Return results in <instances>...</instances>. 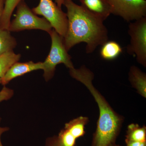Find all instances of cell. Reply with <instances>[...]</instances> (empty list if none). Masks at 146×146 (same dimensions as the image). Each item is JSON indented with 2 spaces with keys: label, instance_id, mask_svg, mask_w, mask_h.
<instances>
[{
  "label": "cell",
  "instance_id": "obj_1",
  "mask_svg": "<svg viewBox=\"0 0 146 146\" xmlns=\"http://www.w3.org/2000/svg\"><path fill=\"white\" fill-rule=\"evenodd\" d=\"M63 5L67 9L68 20L63 42L68 51L76 45L84 42L86 44V53H92L99 46L108 41V31L101 18L72 0H64Z\"/></svg>",
  "mask_w": 146,
  "mask_h": 146
},
{
  "label": "cell",
  "instance_id": "obj_2",
  "mask_svg": "<svg viewBox=\"0 0 146 146\" xmlns=\"http://www.w3.org/2000/svg\"><path fill=\"white\" fill-rule=\"evenodd\" d=\"M69 70L71 76L89 90L99 109V117L91 146H108L116 143L122 125L123 118L113 110L104 97L94 87L93 72L84 65L78 69L74 68Z\"/></svg>",
  "mask_w": 146,
  "mask_h": 146
},
{
  "label": "cell",
  "instance_id": "obj_3",
  "mask_svg": "<svg viewBox=\"0 0 146 146\" xmlns=\"http://www.w3.org/2000/svg\"><path fill=\"white\" fill-rule=\"evenodd\" d=\"M51 38L50 50L46 60L43 62L44 76L48 81L54 75L57 65L63 63L69 69L74 68L71 60L70 56L65 48L63 38L53 29L49 33Z\"/></svg>",
  "mask_w": 146,
  "mask_h": 146
},
{
  "label": "cell",
  "instance_id": "obj_4",
  "mask_svg": "<svg viewBox=\"0 0 146 146\" xmlns=\"http://www.w3.org/2000/svg\"><path fill=\"white\" fill-rule=\"evenodd\" d=\"M16 16L10 22L8 30L19 32L25 30L38 29L49 34L52 27L49 22L44 18H40L33 13L24 1L17 6Z\"/></svg>",
  "mask_w": 146,
  "mask_h": 146
},
{
  "label": "cell",
  "instance_id": "obj_5",
  "mask_svg": "<svg viewBox=\"0 0 146 146\" xmlns=\"http://www.w3.org/2000/svg\"><path fill=\"white\" fill-rule=\"evenodd\" d=\"M130 43L127 48L129 54L136 58L138 63L146 67V17L131 23L128 27Z\"/></svg>",
  "mask_w": 146,
  "mask_h": 146
},
{
  "label": "cell",
  "instance_id": "obj_6",
  "mask_svg": "<svg viewBox=\"0 0 146 146\" xmlns=\"http://www.w3.org/2000/svg\"><path fill=\"white\" fill-rule=\"evenodd\" d=\"M32 10L36 15L43 16L59 35L65 36L68 28L67 14L52 0H40Z\"/></svg>",
  "mask_w": 146,
  "mask_h": 146
},
{
  "label": "cell",
  "instance_id": "obj_7",
  "mask_svg": "<svg viewBox=\"0 0 146 146\" xmlns=\"http://www.w3.org/2000/svg\"><path fill=\"white\" fill-rule=\"evenodd\" d=\"M111 14L130 22L146 17V0H107Z\"/></svg>",
  "mask_w": 146,
  "mask_h": 146
},
{
  "label": "cell",
  "instance_id": "obj_8",
  "mask_svg": "<svg viewBox=\"0 0 146 146\" xmlns=\"http://www.w3.org/2000/svg\"><path fill=\"white\" fill-rule=\"evenodd\" d=\"M42 69L43 62L34 63L32 61L24 63L16 62L10 67L4 76L0 78V84L5 86L13 79L33 71Z\"/></svg>",
  "mask_w": 146,
  "mask_h": 146
},
{
  "label": "cell",
  "instance_id": "obj_9",
  "mask_svg": "<svg viewBox=\"0 0 146 146\" xmlns=\"http://www.w3.org/2000/svg\"><path fill=\"white\" fill-rule=\"evenodd\" d=\"M81 6L95 16L106 20L111 14L110 5L107 0H79Z\"/></svg>",
  "mask_w": 146,
  "mask_h": 146
},
{
  "label": "cell",
  "instance_id": "obj_10",
  "mask_svg": "<svg viewBox=\"0 0 146 146\" xmlns=\"http://www.w3.org/2000/svg\"><path fill=\"white\" fill-rule=\"evenodd\" d=\"M129 80L133 88L142 96L146 97V74L135 66L131 67L129 72Z\"/></svg>",
  "mask_w": 146,
  "mask_h": 146
},
{
  "label": "cell",
  "instance_id": "obj_11",
  "mask_svg": "<svg viewBox=\"0 0 146 146\" xmlns=\"http://www.w3.org/2000/svg\"><path fill=\"white\" fill-rule=\"evenodd\" d=\"M89 122V118L80 116L66 123L63 129L77 140L84 136L85 133V127Z\"/></svg>",
  "mask_w": 146,
  "mask_h": 146
},
{
  "label": "cell",
  "instance_id": "obj_12",
  "mask_svg": "<svg viewBox=\"0 0 146 146\" xmlns=\"http://www.w3.org/2000/svg\"><path fill=\"white\" fill-rule=\"evenodd\" d=\"M122 52V48L119 43L108 40L102 45L100 54L103 59L111 60L117 58Z\"/></svg>",
  "mask_w": 146,
  "mask_h": 146
},
{
  "label": "cell",
  "instance_id": "obj_13",
  "mask_svg": "<svg viewBox=\"0 0 146 146\" xmlns=\"http://www.w3.org/2000/svg\"><path fill=\"white\" fill-rule=\"evenodd\" d=\"M146 142V127L138 124L131 123L127 127L125 141Z\"/></svg>",
  "mask_w": 146,
  "mask_h": 146
},
{
  "label": "cell",
  "instance_id": "obj_14",
  "mask_svg": "<svg viewBox=\"0 0 146 146\" xmlns=\"http://www.w3.org/2000/svg\"><path fill=\"white\" fill-rule=\"evenodd\" d=\"M17 46L16 39L8 30L0 29V55L13 51Z\"/></svg>",
  "mask_w": 146,
  "mask_h": 146
},
{
  "label": "cell",
  "instance_id": "obj_15",
  "mask_svg": "<svg viewBox=\"0 0 146 146\" xmlns=\"http://www.w3.org/2000/svg\"><path fill=\"white\" fill-rule=\"evenodd\" d=\"M21 58V54H17L13 51L0 55V78L4 76L10 67L18 62Z\"/></svg>",
  "mask_w": 146,
  "mask_h": 146
},
{
  "label": "cell",
  "instance_id": "obj_16",
  "mask_svg": "<svg viewBox=\"0 0 146 146\" xmlns=\"http://www.w3.org/2000/svg\"><path fill=\"white\" fill-rule=\"evenodd\" d=\"M23 0H6L4 9L1 20V29L8 30L11 18L13 11Z\"/></svg>",
  "mask_w": 146,
  "mask_h": 146
},
{
  "label": "cell",
  "instance_id": "obj_17",
  "mask_svg": "<svg viewBox=\"0 0 146 146\" xmlns=\"http://www.w3.org/2000/svg\"><path fill=\"white\" fill-rule=\"evenodd\" d=\"M13 95V91L12 89L4 86L0 91V103L4 101L9 100Z\"/></svg>",
  "mask_w": 146,
  "mask_h": 146
},
{
  "label": "cell",
  "instance_id": "obj_18",
  "mask_svg": "<svg viewBox=\"0 0 146 146\" xmlns=\"http://www.w3.org/2000/svg\"><path fill=\"white\" fill-rule=\"evenodd\" d=\"M45 146H61L58 140L57 136L48 137L46 141ZM76 146H78L76 145Z\"/></svg>",
  "mask_w": 146,
  "mask_h": 146
},
{
  "label": "cell",
  "instance_id": "obj_19",
  "mask_svg": "<svg viewBox=\"0 0 146 146\" xmlns=\"http://www.w3.org/2000/svg\"><path fill=\"white\" fill-rule=\"evenodd\" d=\"M126 146H146V142L125 141Z\"/></svg>",
  "mask_w": 146,
  "mask_h": 146
},
{
  "label": "cell",
  "instance_id": "obj_20",
  "mask_svg": "<svg viewBox=\"0 0 146 146\" xmlns=\"http://www.w3.org/2000/svg\"><path fill=\"white\" fill-rule=\"evenodd\" d=\"M6 0H0V29H1V20L4 9Z\"/></svg>",
  "mask_w": 146,
  "mask_h": 146
},
{
  "label": "cell",
  "instance_id": "obj_21",
  "mask_svg": "<svg viewBox=\"0 0 146 146\" xmlns=\"http://www.w3.org/2000/svg\"><path fill=\"white\" fill-rule=\"evenodd\" d=\"M1 121V118H0V122ZM9 130V128L8 127H1L0 126V146H3V145L1 141V136L2 134Z\"/></svg>",
  "mask_w": 146,
  "mask_h": 146
},
{
  "label": "cell",
  "instance_id": "obj_22",
  "mask_svg": "<svg viewBox=\"0 0 146 146\" xmlns=\"http://www.w3.org/2000/svg\"><path fill=\"white\" fill-rule=\"evenodd\" d=\"M55 1L58 6L61 8V6L64 3V0H55Z\"/></svg>",
  "mask_w": 146,
  "mask_h": 146
},
{
  "label": "cell",
  "instance_id": "obj_23",
  "mask_svg": "<svg viewBox=\"0 0 146 146\" xmlns=\"http://www.w3.org/2000/svg\"><path fill=\"white\" fill-rule=\"evenodd\" d=\"M108 146H120V145H117V144H116V143H115V144H111V145H110Z\"/></svg>",
  "mask_w": 146,
  "mask_h": 146
}]
</instances>
